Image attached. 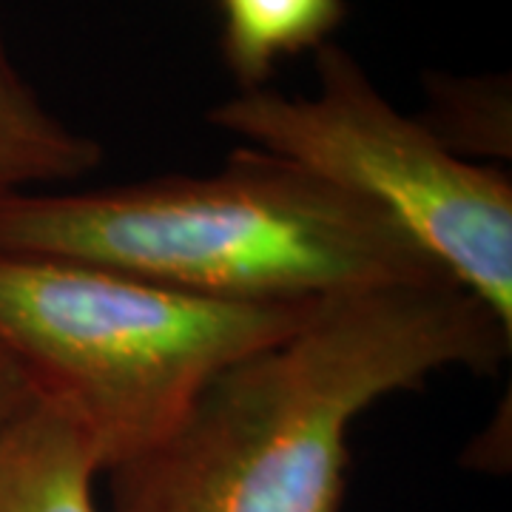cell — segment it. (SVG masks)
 Returning a JSON list of instances; mask_svg holds the SVG:
<instances>
[{"label": "cell", "instance_id": "obj_7", "mask_svg": "<svg viewBox=\"0 0 512 512\" xmlns=\"http://www.w3.org/2000/svg\"><path fill=\"white\" fill-rule=\"evenodd\" d=\"M220 49L239 92L265 89L285 57L316 52L345 23V0H217Z\"/></svg>", "mask_w": 512, "mask_h": 512}, {"label": "cell", "instance_id": "obj_1", "mask_svg": "<svg viewBox=\"0 0 512 512\" xmlns=\"http://www.w3.org/2000/svg\"><path fill=\"white\" fill-rule=\"evenodd\" d=\"M512 330L456 282L342 293L202 384L157 444L106 470L111 512H342L350 427L447 367L495 373Z\"/></svg>", "mask_w": 512, "mask_h": 512}, {"label": "cell", "instance_id": "obj_4", "mask_svg": "<svg viewBox=\"0 0 512 512\" xmlns=\"http://www.w3.org/2000/svg\"><path fill=\"white\" fill-rule=\"evenodd\" d=\"M313 60L316 97L251 89L208 111V123L376 205L512 330L510 177L453 154L382 97L339 43Z\"/></svg>", "mask_w": 512, "mask_h": 512}, {"label": "cell", "instance_id": "obj_8", "mask_svg": "<svg viewBox=\"0 0 512 512\" xmlns=\"http://www.w3.org/2000/svg\"><path fill=\"white\" fill-rule=\"evenodd\" d=\"M430 109L419 120L453 154L510 157V80L427 74Z\"/></svg>", "mask_w": 512, "mask_h": 512}, {"label": "cell", "instance_id": "obj_6", "mask_svg": "<svg viewBox=\"0 0 512 512\" xmlns=\"http://www.w3.org/2000/svg\"><path fill=\"white\" fill-rule=\"evenodd\" d=\"M100 163V143L46 109L18 72L0 23V197L83 180Z\"/></svg>", "mask_w": 512, "mask_h": 512}, {"label": "cell", "instance_id": "obj_9", "mask_svg": "<svg viewBox=\"0 0 512 512\" xmlns=\"http://www.w3.org/2000/svg\"><path fill=\"white\" fill-rule=\"evenodd\" d=\"M35 399L37 393L29 376L0 350V427L20 416Z\"/></svg>", "mask_w": 512, "mask_h": 512}, {"label": "cell", "instance_id": "obj_5", "mask_svg": "<svg viewBox=\"0 0 512 512\" xmlns=\"http://www.w3.org/2000/svg\"><path fill=\"white\" fill-rule=\"evenodd\" d=\"M97 473L83 430L49 399L0 427V512H100Z\"/></svg>", "mask_w": 512, "mask_h": 512}, {"label": "cell", "instance_id": "obj_3", "mask_svg": "<svg viewBox=\"0 0 512 512\" xmlns=\"http://www.w3.org/2000/svg\"><path fill=\"white\" fill-rule=\"evenodd\" d=\"M319 302H234L0 248V350L83 430L100 473L163 439L202 384Z\"/></svg>", "mask_w": 512, "mask_h": 512}, {"label": "cell", "instance_id": "obj_2", "mask_svg": "<svg viewBox=\"0 0 512 512\" xmlns=\"http://www.w3.org/2000/svg\"><path fill=\"white\" fill-rule=\"evenodd\" d=\"M0 248L234 302H322L453 282L376 205L254 146L205 177L0 197Z\"/></svg>", "mask_w": 512, "mask_h": 512}]
</instances>
